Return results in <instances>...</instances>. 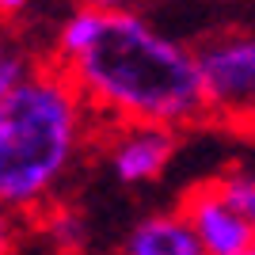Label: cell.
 <instances>
[{
    "mask_svg": "<svg viewBox=\"0 0 255 255\" xmlns=\"http://www.w3.org/2000/svg\"><path fill=\"white\" fill-rule=\"evenodd\" d=\"M99 149L107 156L111 175L122 187H145L168 171L179 149V133L164 126H103Z\"/></svg>",
    "mask_w": 255,
    "mask_h": 255,
    "instance_id": "4",
    "label": "cell"
},
{
    "mask_svg": "<svg viewBox=\"0 0 255 255\" xmlns=\"http://www.w3.org/2000/svg\"><path fill=\"white\" fill-rule=\"evenodd\" d=\"M46 61L84 96L99 126H164L206 118L194 46L171 38L137 8L80 4L53 23Z\"/></svg>",
    "mask_w": 255,
    "mask_h": 255,
    "instance_id": "1",
    "label": "cell"
},
{
    "mask_svg": "<svg viewBox=\"0 0 255 255\" xmlns=\"http://www.w3.org/2000/svg\"><path fill=\"white\" fill-rule=\"evenodd\" d=\"M99 129L73 80L42 57L0 99V206L11 217L50 210L84 152L99 145Z\"/></svg>",
    "mask_w": 255,
    "mask_h": 255,
    "instance_id": "2",
    "label": "cell"
},
{
    "mask_svg": "<svg viewBox=\"0 0 255 255\" xmlns=\"http://www.w3.org/2000/svg\"><path fill=\"white\" fill-rule=\"evenodd\" d=\"M179 213L187 217V225L198 236L206 255H240L255 244L244 213L233 206V198L225 194L217 175L194 183L191 191L179 198Z\"/></svg>",
    "mask_w": 255,
    "mask_h": 255,
    "instance_id": "5",
    "label": "cell"
},
{
    "mask_svg": "<svg viewBox=\"0 0 255 255\" xmlns=\"http://www.w3.org/2000/svg\"><path fill=\"white\" fill-rule=\"evenodd\" d=\"M217 179H221L225 194L233 198V206L244 213L248 229H252V240H255V164H236V168L221 171Z\"/></svg>",
    "mask_w": 255,
    "mask_h": 255,
    "instance_id": "8",
    "label": "cell"
},
{
    "mask_svg": "<svg viewBox=\"0 0 255 255\" xmlns=\"http://www.w3.org/2000/svg\"><path fill=\"white\" fill-rule=\"evenodd\" d=\"M206 118L255 129V27H221L194 46Z\"/></svg>",
    "mask_w": 255,
    "mask_h": 255,
    "instance_id": "3",
    "label": "cell"
},
{
    "mask_svg": "<svg viewBox=\"0 0 255 255\" xmlns=\"http://www.w3.org/2000/svg\"><path fill=\"white\" fill-rule=\"evenodd\" d=\"M38 61H42V57L27 50V42L11 31V23L0 19V99L8 96L11 88L19 84V80L31 73Z\"/></svg>",
    "mask_w": 255,
    "mask_h": 255,
    "instance_id": "7",
    "label": "cell"
},
{
    "mask_svg": "<svg viewBox=\"0 0 255 255\" xmlns=\"http://www.w3.org/2000/svg\"><path fill=\"white\" fill-rule=\"evenodd\" d=\"M240 255H255V244H252V248H248V252H240Z\"/></svg>",
    "mask_w": 255,
    "mask_h": 255,
    "instance_id": "10",
    "label": "cell"
},
{
    "mask_svg": "<svg viewBox=\"0 0 255 255\" xmlns=\"http://www.w3.org/2000/svg\"><path fill=\"white\" fill-rule=\"evenodd\" d=\"M19 217H11L4 206H0V255H15V248H19Z\"/></svg>",
    "mask_w": 255,
    "mask_h": 255,
    "instance_id": "9",
    "label": "cell"
},
{
    "mask_svg": "<svg viewBox=\"0 0 255 255\" xmlns=\"http://www.w3.org/2000/svg\"><path fill=\"white\" fill-rule=\"evenodd\" d=\"M126 255H206L179 210L145 213L126 236Z\"/></svg>",
    "mask_w": 255,
    "mask_h": 255,
    "instance_id": "6",
    "label": "cell"
}]
</instances>
